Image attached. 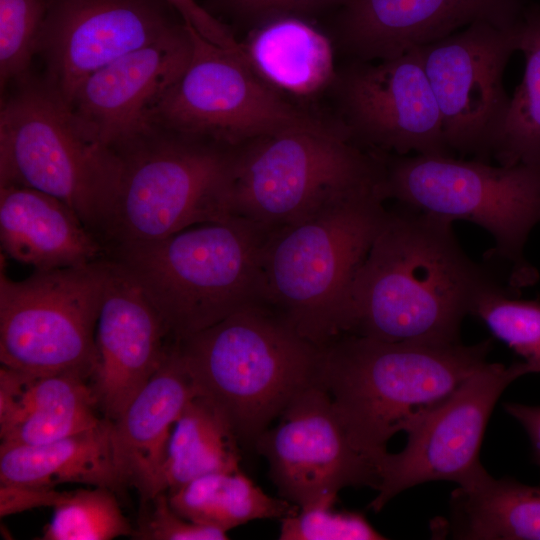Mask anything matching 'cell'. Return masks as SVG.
I'll use <instances>...</instances> for the list:
<instances>
[{
    "label": "cell",
    "instance_id": "cell-34",
    "mask_svg": "<svg viewBox=\"0 0 540 540\" xmlns=\"http://www.w3.org/2000/svg\"><path fill=\"white\" fill-rule=\"evenodd\" d=\"M343 0H214L215 5L236 20L258 26L282 16L302 17L337 8Z\"/></svg>",
    "mask_w": 540,
    "mask_h": 540
},
{
    "label": "cell",
    "instance_id": "cell-36",
    "mask_svg": "<svg viewBox=\"0 0 540 540\" xmlns=\"http://www.w3.org/2000/svg\"><path fill=\"white\" fill-rule=\"evenodd\" d=\"M503 408L525 429L532 446L533 461L540 466V406L507 402Z\"/></svg>",
    "mask_w": 540,
    "mask_h": 540
},
{
    "label": "cell",
    "instance_id": "cell-4",
    "mask_svg": "<svg viewBox=\"0 0 540 540\" xmlns=\"http://www.w3.org/2000/svg\"><path fill=\"white\" fill-rule=\"evenodd\" d=\"M175 342L197 391L223 412L238 442L249 447L316 382L320 348L265 302Z\"/></svg>",
    "mask_w": 540,
    "mask_h": 540
},
{
    "label": "cell",
    "instance_id": "cell-31",
    "mask_svg": "<svg viewBox=\"0 0 540 540\" xmlns=\"http://www.w3.org/2000/svg\"><path fill=\"white\" fill-rule=\"evenodd\" d=\"M45 9L41 0H0L1 83L21 76L39 47Z\"/></svg>",
    "mask_w": 540,
    "mask_h": 540
},
{
    "label": "cell",
    "instance_id": "cell-21",
    "mask_svg": "<svg viewBox=\"0 0 540 540\" xmlns=\"http://www.w3.org/2000/svg\"><path fill=\"white\" fill-rule=\"evenodd\" d=\"M0 243L6 256L35 270L79 267L106 256L70 206L16 185H0Z\"/></svg>",
    "mask_w": 540,
    "mask_h": 540
},
{
    "label": "cell",
    "instance_id": "cell-9",
    "mask_svg": "<svg viewBox=\"0 0 540 540\" xmlns=\"http://www.w3.org/2000/svg\"><path fill=\"white\" fill-rule=\"evenodd\" d=\"M118 166L116 152L86 139L68 105L49 86L28 87L3 106L0 185L31 188L61 200L100 241Z\"/></svg>",
    "mask_w": 540,
    "mask_h": 540
},
{
    "label": "cell",
    "instance_id": "cell-35",
    "mask_svg": "<svg viewBox=\"0 0 540 540\" xmlns=\"http://www.w3.org/2000/svg\"><path fill=\"white\" fill-rule=\"evenodd\" d=\"M182 16L184 23L203 38L222 48L244 54L241 43L234 38L229 28L215 18L195 0H165Z\"/></svg>",
    "mask_w": 540,
    "mask_h": 540
},
{
    "label": "cell",
    "instance_id": "cell-14",
    "mask_svg": "<svg viewBox=\"0 0 540 540\" xmlns=\"http://www.w3.org/2000/svg\"><path fill=\"white\" fill-rule=\"evenodd\" d=\"M278 418L253 448L267 460L279 497L305 508L334 505L339 491L347 487L378 488L375 463L352 443L319 384L301 390Z\"/></svg>",
    "mask_w": 540,
    "mask_h": 540
},
{
    "label": "cell",
    "instance_id": "cell-13",
    "mask_svg": "<svg viewBox=\"0 0 540 540\" xmlns=\"http://www.w3.org/2000/svg\"><path fill=\"white\" fill-rule=\"evenodd\" d=\"M520 23L477 21L417 48L452 152L484 162L493 158L511 101L503 77L518 51Z\"/></svg>",
    "mask_w": 540,
    "mask_h": 540
},
{
    "label": "cell",
    "instance_id": "cell-17",
    "mask_svg": "<svg viewBox=\"0 0 540 540\" xmlns=\"http://www.w3.org/2000/svg\"><path fill=\"white\" fill-rule=\"evenodd\" d=\"M175 26L155 0H57L45 15L38 47L49 87L67 103L90 74Z\"/></svg>",
    "mask_w": 540,
    "mask_h": 540
},
{
    "label": "cell",
    "instance_id": "cell-24",
    "mask_svg": "<svg viewBox=\"0 0 540 540\" xmlns=\"http://www.w3.org/2000/svg\"><path fill=\"white\" fill-rule=\"evenodd\" d=\"M111 421L43 444L0 445V485L54 489L63 483L122 488L111 445Z\"/></svg>",
    "mask_w": 540,
    "mask_h": 540
},
{
    "label": "cell",
    "instance_id": "cell-1",
    "mask_svg": "<svg viewBox=\"0 0 540 540\" xmlns=\"http://www.w3.org/2000/svg\"><path fill=\"white\" fill-rule=\"evenodd\" d=\"M449 220L398 203L360 266L347 334L385 342H460L464 318L505 288L462 249Z\"/></svg>",
    "mask_w": 540,
    "mask_h": 540
},
{
    "label": "cell",
    "instance_id": "cell-26",
    "mask_svg": "<svg viewBox=\"0 0 540 540\" xmlns=\"http://www.w3.org/2000/svg\"><path fill=\"white\" fill-rule=\"evenodd\" d=\"M238 443L223 412L197 391L173 426L155 495L207 474L240 470Z\"/></svg>",
    "mask_w": 540,
    "mask_h": 540
},
{
    "label": "cell",
    "instance_id": "cell-19",
    "mask_svg": "<svg viewBox=\"0 0 540 540\" xmlns=\"http://www.w3.org/2000/svg\"><path fill=\"white\" fill-rule=\"evenodd\" d=\"M523 0H343L336 34L351 60H384L486 21L512 27Z\"/></svg>",
    "mask_w": 540,
    "mask_h": 540
},
{
    "label": "cell",
    "instance_id": "cell-30",
    "mask_svg": "<svg viewBox=\"0 0 540 540\" xmlns=\"http://www.w3.org/2000/svg\"><path fill=\"white\" fill-rule=\"evenodd\" d=\"M471 315L521 356L531 373H540V300L517 299L500 288L482 295Z\"/></svg>",
    "mask_w": 540,
    "mask_h": 540
},
{
    "label": "cell",
    "instance_id": "cell-29",
    "mask_svg": "<svg viewBox=\"0 0 540 540\" xmlns=\"http://www.w3.org/2000/svg\"><path fill=\"white\" fill-rule=\"evenodd\" d=\"M115 491L107 487L63 492L55 503L44 540H111L133 536Z\"/></svg>",
    "mask_w": 540,
    "mask_h": 540
},
{
    "label": "cell",
    "instance_id": "cell-23",
    "mask_svg": "<svg viewBox=\"0 0 540 540\" xmlns=\"http://www.w3.org/2000/svg\"><path fill=\"white\" fill-rule=\"evenodd\" d=\"M241 44L252 70L280 93L309 97L336 81L331 40L302 17L268 20Z\"/></svg>",
    "mask_w": 540,
    "mask_h": 540
},
{
    "label": "cell",
    "instance_id": "cell-2",
    "mask_svg": "<svg viewBox=\"0 0 540 540\" xmlns=\"http://www.w3.org/2000/svg\"><path fill=\"white\" fill-rule=\"evenodd\" d=\"M493 338L473 345L385 342L343 334L320 348L316 383L355 447L376 462L389 440L488 362Z\"/></svg>",
    "mask_w": 540,
    "mask_h": 540
},
{
    "label": "cell",
    "instance_id": "cell-5",
    "mask_svg": "<svg viewBox=\"0 0 540 540\" xmlns=\"http://www.w3.org/2000/svg\"><path fill=\"white\" fill-rule=\"evenodd\" d=\"M385 201L381 190L366 192L268 235L264 302L319 348L349 331L351 288L386 219Z\"/></svg>",
    "mask_w": 540,
    "mask_h": 540
},
{
    "label": "cell",
    "instance_id": "cell-12",
    "mask_svg": "<svg viewBox=\"0 0 540 540\" xmlns=\"http://www.w3.org/2000/svg\"><path fill=\"white\" fill-rule=\"evenodd\" d=\"M531 373L524 361L509 366L487 362L447 398L415 418L404 430L403 450L377 462L379 485L369 508L379 512L396 495L429 481L468 487L488 472L479 453L487 423L503 391Z\"/></svg>",
    "mask_w": 540,
    "mask_h": 540
},
{
    "label": "cell",
    "instance_id": "cell-25",
    "mask_svg": "<svg viewBox=\"0 0 540 540\" xmlns=\"http://www.w3.org/2000/svg\"><path fill=\"white\" fill-rule=\"evenodd\" d=\"M449 517L439 530L453 539L540 540V487L487 473L468 487H457Z\"/></svg>",
    "mask_w": 540,
    "mask_h": 540
},
{
    "label": "cell",
    "instance_id": "cell-7",
    "mask_svg": "<svg viewBox=\"0 0 540 540\" xmlns=\"http://www.w3.org/2000/svg\"><path fill=\"white\" fill-rule=\"evenodd\" d=\"M387 199L449 220H466L485 229L495 245L488 258L508 267L516 291L538 278L524 248L540 222V163L493 166L453 156L380 154Z\"/></svg>",
    "mask_w": 540,
    "mask_h": 540
},
{
    "label": "cell",
    "instance_id": "cell-16",
    "mask_svg": "<svg viewBox=\"0 0 540 540\" xmlns=\"http://www.w3.org/2000/svg\"><path fill=\"white\" fill-rule=\"evenodd\" d=\"M191 54L184 23L90 74L66 103L80 132L114 151L151 135L160 106Z\"/></svg>",
    "mask_w": 540,
    "mask_h": 540
},
{
    "label": "cell",
    "instance_id": "cell-3",
    "mask_svg": "<svg viewBox=\"0 0 540 540\" xmlns=\"http://www.w3.org/2000/svg\"><path fill=\"white\" fill-rule=\"evenodd\" d=\"M270 231L232 215L167 237L106 250L137 283L171 340L264 302L262 256Z\"/></svg>",
    "mask_w": 540,
    "mask_h": 540
},
{
    "label": "cell",
    "instance_id": "cell-20",
    "mask_svg": "<svg viewBox=\"0 0 540 540\" xmlns=\"http://www.w3.org/2000/svg\"><path fill=\"white\" fill-rule=\"evenodd\" d=\"M197 392L175 341L156 373L111 421V445L118 480L132 486L143 501L155 496L173 426Z\"/></svg>",
    "mask_w": 540,
    "mask_h": 540
},
{
    "label": "cell",
    "instance_id": "cell-10",
    "mask_svg": "<svg viewBox=\"0 0 540 540\" xmlns=\"http://www.w3.org/2000/svg\"><path fill=\"white\" fill-rule=\"evenodd\" d=\"M106 257L88 265L0 275V362L33 375L76 372L90 378L107 278Z\"/></svg>",
    "mask_w": 540,
    "mask_h": 540
},
{
    "label": "cell",
    "instance_id": "cell-18",
    "mask_svg": "<svg viewBox=\"0 0 540 540\" xmlns=\"http://www.w3.org/2000/svg\"><path fill=\"white\" fill-rule=\"evenodd\" d=\"M106 259L89 383L99 411L114 421L159 369L173 340L137 283Z\"/></svg>",
    "mask_w": 540,
    "mask_h": 540
},
{
    "label": "cell",
    "instance_id": "cell-27",
    "mask_svg": "<svg viewBox=\"0 0 540 540\" xmlns=\"http://www.w3.org/2000/svg\"><path fill=\"white\" fill-rule=\"evenodd\" d=\"M167 495L183 517L226 532L254 520H281L299 510L266 494L241 470L201 476Z\"/></svg>",
    "mask_w": 540,
    "mask_h": 540
},
{
    "label": "cell",
    "instance_id": "cell-8",
    "mask_svg": "<svg viewBox=\"0 0 540 540\" xmlns=\"http://www.w3.org/2000/svg\"><path fill=\"white\" fill-rule=\"evenodd\" d=\"M153 134L115 150L119 167L102 236L105 250L232 216L234 147L176 133Z\"/></svg>",
    "mask_w": 540,
    "mask_h": 540
},
{
    "label": "cell",
    "instance_id": "cell-6",
    "mask_svg": "<svg viewBox=\"0 0 540 540\" xmlns=\"http://www.w3.org/2000/svg\"><path fill=\"white\" fill-rule=\"evenodd\" d=\"M384 174L381 155L355 145L343 125L282 130L234 147L231 213L277 230L383 191Z\"/></svg>",
    "mask_w": 540,
    "mask_h": 540
},
{
    "label": "cell",
    "instance_id": "cell-33",
    "mask_svg": "<svg viewBox=\"0 0 540 540\" xmlns=\"http://www.w3.org/2000/svg\"><path fill=\"white\" fill-rule=\"evenodd\" d=\"M150 508L139 521L133 538L140 540H226V531L189 520L170 505L167 492L148 500ZM147 502V501H145Z\"/></svg>",
    "mask_w": 540,
    "mask_h": 540
},
{
    "label": "cell",
    "instance_id": "cell-32",
    "mask_svg": "<svg viewBox=\"0 0 540 540\" xmlns=\"http://www.w3.org/2000/svg\"><path fill=\"white\" fill-rule=\"evenodd\" d=\"M334 505L318 504L280 520V540H380L362 513L336 511Z\"/></svg>",
    "mask_w": 540,
    "mask_h": 540
},
{
    "label": "cell",
    "instance_id": "cell-22",
    "mask_svg": "<svg viewBox=\"0 0 540 540\" xmlns=\"http://www.w3.org/2000/svg\"><path fill=\"white\" fill-rule=\"evenodd\" d=\"M89 378L76 372L33 375L1 365L0 438L43 444L93 429L106 419Z\"/></svg>",
    "mask_w": 540,
    "mask_h": 540
},
{
    "label": "cell",
    "instance_id": "cell-11",
    "mask_svg": "<svg viewBox=\"0 0 540 540\" xmlns=\"http://www.w3.org/2000/svg\"><path fill=\"white\" fill-rule=\"evenodd\" d=\"M188 27L191 58L163 100L157 123L228 147L290 128L340 125L292 104L256 75L244 54L213 44Z\"/></svg>",
    "mask_w": 540,
    "mask_h": 540
},
{
    "label": "cell",
    "instance_id": "cell-28",
    "mask_svg": "<svg viewBox=\"0 0 540 540\" xmlns=\"http://www.w3.org/2000/svg\"><path fill=\"white\" fill-rule=\"evenodd\" d=\"M518 51L524 55L521 83L511 97L493 158L502 166L540 163V5H526Z\"/></svg>",
    "mask_w": 540,
    "mask_h": 540
},
{
    "label": "cell",
    "instance_id": "cell-15",
    "mask_svg": "<svg viewBox=\"0 0 540 540\" xmlns=\"http://www.w3.org/2000/svg\"><path fill=\"white\" fill-rule=\"evenodd\" d=\"M338 120L358 147L382 154L453 156L418 49L371 61L351 60L334 83Z\"/></svg>",
    "mask_w": 540,
    "mask_h": 540
}]
</instances>
